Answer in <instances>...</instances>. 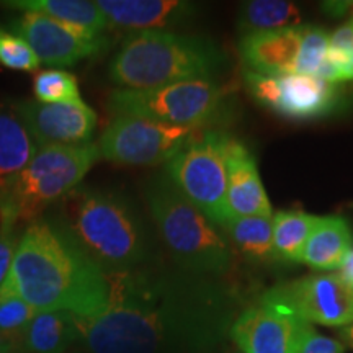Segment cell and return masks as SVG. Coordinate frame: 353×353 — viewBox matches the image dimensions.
<instances>
[{
	"label": "cell",
	"mask_w": 353,
	"mask_h": 353,
	"mask_svg": "<svg viewBox=\"0 0 353 353\" xmlns=\"http://www.w3.org/2000/svg\"><path fill=\"white\" fill-rule=\"evenodd\" d=\"M33 95L41 103L83 101L77 77L64 69H44L34 74Z\"/></svg>",
	"instance_id": "484cf974"
},
{
	"label": "cell",
	"mask_w": 353,
	"mask_h": 353,
	"mask_svg": "<svg viewBox=\"0 0 353 353\" xmlns=\"http://www.w3.org/2000/svg\"><path fill=\"white\" fill-rule=\"evenodd\" d=\"M348 21H350V23H352V26H353V20H348Z\"/></svg>",
	"instance_id": "e575fe53"
},
{
	"label": "cell",
	"mask_w": 353,
	"mask_h": 353,
	"mask_svg": "<svg viewBox=\"0 0 353 353\" xmlns=\"http://www.w3.org/2000/svg\"><path fill=\"white\" fill-rule=\"evenodd\" d=\"M37 314L38 311L3 283L0 288V342L19 350L21 335Z\"/></svg>",
	"instance_id": "d4e9b609"
},
{
	"label": "cell",
	"mask_w": 353,
	"mask_h": 353,
	"mask_svg": "<svg viewBox=\"0 0 353 353\" xmlns=\"http://www.w3.org/2000/svg\"><path fill=\"white\" fill-rule=\"evenodd\" d=\"M0 353H20V350H17V348L7 345V343L0 342Z\"/></svg>",
	"instance_id": "d6a6232c"
},
{
	"label": "cell",
	"mask_w": 353,
	"mask_h": 353,
	"mask_svg": "<svg viewBox=\"0 0 353 353\" xmlns=\"http://www.w3.org/2000/svg\"><path fill=\"white\" fill-rule=\"evenodd\" d=\"M37 152V143L15 110L0 108V190L25 170Z\"/></svg>",
	"instance_id": "44dd1931"
},
{
	"label": "cell",
	"mask_w": 353,
	"mask_h": 353,
	"mask_svg": "<svg viewBox=\"0 0 353 353\" xmlns=\"http://www.w3.org/2000/svg\"><path fill=\"white\" fill-rule=\"evenodd\" d=\"M15 113L39 148L88 144L97 128V113L85 101L41 103L23 100L15 105Z\"/></svg>",
	"instance_id": "5bb4252c"
},
{
	"label": "cell",
	"mask_w": 353,
	"mask_h": 353,
	"mask_svg": "<svg viewBox=\"0 0 353 353\" xmlns=\"http://www.w3.org/2000/svg\"><path fill=\"white\" fill-rule=\"evenodd\" d=\"M263 296L309 324L339 327L353 322V288L343 283L337 273L299 278L275 286Z\"/></svg>",
	"instance_id": "8fae6325"
},
{
	"label": "cell",
	"mask_w": 353,
	"mask_h": 353,
	"mask_svg": "<svg viewBox=\"0 0 353 353\" xmlns=\"http://www.w3.org/2000/svg\"><path fill=\"white\" fill-rule=\"evenodd\" d=\"M239 353H241V352H239Z\"/></svg>",
	"instance_id": "d590c367"
},
{
	"label": "cell",
	"mask_w": 353,
	"mask_h": 353,
	"mask_svg": "<svg viewBox=\"0 0 353 353\" xmlns=\"http://www.w3.org/2000/svg\"><path fill=\"white\" fill-rule=\"evenodd\" d=\"M350 8H352V20H353V3H352V7H350Z\"/></svg>",
	"instance_id": "836d02e7"
},
{
	"label": "cell",
	"mask_w": 353,
	"mask_h": 353,
	"mask_svg": "<svg viewBox=\"0 0 353 353\" xmlns=\"http://www.w3.org/2000/svg\"><path fill=\"white\" fill-rule=\"evenodd\" d=\"M108 25L131 33L164 30L188 19L195 6L179 0H97Z\"/></svg>",
	"instance_id": "e0dca14e"
},
{
	"label": "cell",
	"mask_w": 353,
	"mask_h": 353,
	"mask_svg": "<svg viewBox=\"0 0 353 353\" xmlns=\"http://www.w3.org/2000/svg\"><path fill=\"white\" fill-rule=\"evenodd\" d=\"M301 25V10L285 0H250L241 8L239 28L242 37Z\"/></svg>",
	"instance_id": "cb8c5ba5"
},
{
	"label": "cell",
	"mask_w": 353,
	"mask_h": 353,
	"mask_svg": "<svg viewBox=\"0 0 353 353\" xmlns=\"http://www.w3.org/2000/svg\"><path fill=\"white\" fill-rule=\"evenodd\" d=\"M100 159L95 143L43 145L25 170L0 190V213L32 224L48 206L72 193Z\"/></svg>",
	"instance_id": "8992f818"
},
{
	"label": "cell",
	"mask_w": 353,
	"mask_h": 353,
	"mask_svg": "<svg viewBox=\"0 0 353 353\" xmlns=\"http://www.w3.org/2000/svg\"><path fill=\"white\" fill-rule=\"evenodd\" d=\"M245 83L255 100L290 120H312L332 112L341 101L337 83L316 76H262L245 70Z\"/></svg>",
	"instance_id": "30bf717a"
},
{
	"label": "cell",
	"mask_w": 353,
	"mask_h": 353,
	"mask_svg": "<svg viewBox=\"0 0 353 353\" xmlns=\"http://www.w3.org/2000/svg\"><path fill=\"white\" fill-rule=\"evenodd\" d=\"M0 65L19 72H33L41 63L23 38L0 25Z\"/></svg>",
	"instance_id": "4316f807"
},
{
	"label": "cell",
	"mask_w": 353,
	"mask_h": 353,
	"mask_svg": "<svg viewBox=\"0 0 353 353\" xmlns=\"http://www.w3.org/2000/svg\"><path fill=\"white\" fill-rule=\"evenodd\" d=\"M195 130L139 117H114L97 143L100 157L118 165L151 167L169 162Z\"/></svg>",
	"instance_id": "9c48e42d"
},
{
	"label": "cell",
	"mask_w": 353,
	"mask_h": 353,
	"mask_svg": "<svg viewBox=\"0 0 353 353\" xmlns=\"http://www.w3.org/2000/svg\"><path fill=\"white\" fill-rule=\"evenodd\" d=\"M223 97V88L213 79H196L145 90L117 88L108 97V108L114 117H139L196 130L213 120Z\"/></svg>",
	"instance_id": "52a82bcc"
},
{
	"label": "cell",
	"mask_w": 353,
	"mask_h": 353,
	"mask_svg": "<svg viewBox=\"0 0 353 353\" xmlns=\"http://www.w3.org/2000/svg\"><path fill=\"white\" fill-rule=\"evenodd\" d=\"M306 321L262 296L234 321L231 337L241 353H298Z\"/></svg>",
	"instance_id": "4fadbf2b"
},
{
	"label": "cell",
	"mask_w": 353,
	"mask_h": 353,
	"mask_svg": "<svg viewBox=\"0 0 353 353\" xmlns=\"http://www.w3.org/2000/svg\"><path fill=\"white\" fill-rule=\"evenodd\" d=\"M341 334H342V339L345 341L347 345H350L353 348V322L352 324H348Z\"/></svg>",
	"instance_id": "1f68e13d"
},
{
	"label": "cell",
	"mask_w": 353,
	"mask_h": 353,
	"mask_svg": "<svg viewBox=\"0 0 353 353\" xmlns=\"http://www.w3.org/2000/svg\"><path fill=\"white\" fill-rule=\"evenodd\" d=\"M229 139L221 131H206L198 138L192 136L167 162L170 183L219 228H224L229 219L226 210Z\"/></svg>",
	"instance_id": "ba28073f"
},
{
	"label": "cell",
	"mask_w": 353,
	"mask_h": 353,
	"mask_svg": "<svg viewBox=\"0 0 353 353\" xmlns=\"http://www.w3.org/2000/svg\"><path fill=\"white\" fill-rule=\"evenodd\" d=\"M10 28L28 43L39 63L54 68L81 63L99 54L108 44L103 37L92 38L37 12H23L15 17L10 20Z\"/></svg>",
	"instance_id": "7c38bea8"
},
{
	"label": "cell",
	"mask_w": 353,
	"mask_h": 353,
	"mask_svg": "<svg viewBox=\"0 0 353 353\" xmlns=\"http://www.w3.org/2000/svg\"><path fill=\"white\" fill-rule=\"evenodd\" d=\"M319 216L304 211L273 213V250L286 262H303V254Z\"/></svg>",
	"instance_id": "7402d4cb"
},
{
	"label": "cell",
	"mask_w": 353,
	"mask_h": 353,
	"mask_svg": "<svg viewBox=\"0 0 353 353\" xmlns=\"http://www.w3.org/2000/svg\"><path fill=\"white\" fill-rule=\"evenodd\" d=\"M59 203L54 221L107 275L136 270L151 257L144 221L121 193L76 188Z\"/></svg>",
	"instance_id": "3957f363"
},
{
	"label": "cell",
	"mask_w": 353,
	"mask_h": 353,
	"mask_svg": "<svg viewBox=\"0 0 353 353\" xmlns=\"http://www.w3.org/2000/svg\"><path fill=\"white\" fill-rule=\"evenodd\" d=\"M298 353H345V345L332 337H325L306 322L303 329Z\"/></svg>",
	"instance_id": "f546056e"
},
{
	"label": "cell",
	"mask_w": 353,
	"mask_h": 353,
	"mask_svg": "<svg viewBox=\"0 0 353 353\" xmlns=\"http://www.w3.org/2000/svg\"><path fill=\"white\" fill-rule=\"evenodd\" d=\"M148 205L161 239L183 272L223 275L232 263V249L218 224L161 179L148 188Z\"/></svg>",
	"instance_id": "5b68a950"
},
{
	"label": "cell",
	"mask_w": 353,
	"mask_h": 353,
	"mask_svg": "<svg viewBox=\"0 0 353 353\" xmlns=\"http://www.w3.org/2000/svg\"><path fill=\"white\" fill-rule=\"evenodd\" d=\"M337 275L341 276V280L343 281V283L350 286V288H353V249L347 254V257L343 259L342 265L339 267Z\"/></svg>",
	"instance_id": "4dcf8cb0"
},
{
	"label": "cell",
	"mask_w": 353,
	"mask_h": 353,
	"mask_svg": "<svg viewBox=\"0 0 353 353\" xmlns=\"http://www.w3.org/2000/svg\"><path fill=\"white\" fill-rule=\"evenodd\" d=\"M226 167V210L229 219L239 216H273L270 200L260 180L257 162L252 152L237 139H229Z\"/></svg>",
	"instance_id": "2e32d148"
},
{
	"label": "cell",
	"mask_w": 353,
	"mask_h": 353,
	"mask_svg": "<svg viewBox=\"0 0 353 353\" xmlns=\"http://www.w3.org/2000/svg\"><path fill=\"white\" fill-rule=\"evenodd\" d=\"M329 39L330 34L325 30L319 28V26L306 25L296 74L319 77L325 64V57H327Z\"/></svg>",
	"instance_id": "83f0119b"
},
{
	"label": "cell",
	"mask_w": 353,
	"mask_h": 353,
	"mask_svg": "<svg viewBox=\"0 0 353 353\" xmlns=\"http://www.w3.org/2000/svg\"><path fill=\"white\" fill-rule=\"evenodd\" d=\"M224 54L210 39L167 30L131 33L108 65L114 85L145 90L183 81L211 79Z\"/></svg>",
	"instance_id": "277c9868"
},
{
	"label": "cell",
	"mask_w": 353,
	"mask_h": 353,
	"mask_svg": "<svg viewBox=\"0 0 353 353\" xmlns=\"http://www.w3.org/2000/svg\"><path fill=\"white\" fill-rule=\"evenodd\" d=\"M353 249V234L342 216H319L303 254V262L322 272L339 270Z\"/></svg>",
	"instance_id": "d6986e66"
},
{
	"label": "cell",
	"mask_w": 353,
	"mask_h": 353,
	"mask_svg": "<svg viewBox=\"0 0 353 353\" xmlns=\"http://www.w3.org/2000/svg\"><path fill=\"white\" fill-rule=\"evenodd\" d=\"M0 6L21 12H37L88 34L92 38L103 37L107 19L95 2L88 0H6Z\"/></svg>",
	"instance_id": "ffe728a7"
},
{
	"label": "cell",
	"mask_w": 353,
	"mask_h": 353,
	"mask_svg": "<svg viewBox=\"0 0 353 353\" xmlns=\"http://www.w3.org/2000/svg\"><path fill=\"white\" fill-rule=\"evenodd\" d=\"M108 280V309L97 319H82L90 353H174L213 339L218 307L211 286L143 267Z\"/></svg>",
	"instance_id": "6da1fadb"
},
{
	"label": "cell",
	"mask_w": 353,
	"mask_h": 353,
	"mask_svg": "<svg viewBox=\"0 0 353 353\" xmlns=\"http://www.w3.org/2000/svg\"><path fill=\"white\" fill-rule=\"evenodd\" d=\"M82 319L68 311H43L33 317L21 335V353H68L82 341Z\"/></svg>",
	"instance_id": "ac0fdd59"
},
{
	"label": "cell",
	"mask_w": 353,
	"mask_h": 353,
	"mask_svg": "<svg viewBox=\"0 0 353 353\" xmlns=\"http://www.w3.org/2000/svg\"><path fill=\"white\" fill-rule=\"evenodd\" d=\"M306 25L242 37L239 51L249 72L262 76L296 74Z\"/></svg>",
	"instance_id": "9a60e30c"
},
{
	"label": "cell",
	"mask_w": 353,
	"mask_h": 353,
	"mask_svg": "<svg viewBox=\"0 0 353 353\" xmlns=\"http://www.w3.org/2000/svg\"><path fill=\"white\" fill-rule=\"evenodd\" d=\"M232 244L245 257L265 262L275 259L273 250V216H239L224 226Z\"/></svg>",
	"instance_id": "603a6c76"
},
{
	"label": "cell",
	"mask_w": 353,
	"mask_h": 353,
	"mask_svg": "<svg viewBox=\"0 0 353 353\" xmlns=\"http://www.w3.org/2000/svg\"><path fill=\"white\" fill-rule=\"evenodd\" d=\"M17 219L12 214L0 213V288L6 283L10 273L13 257L17 250Z\"/></svg>",
	"instance_id": "f1b7e54d"
},
{
	"label": "cell",
	"mask_w": 353,
	"mask_h": 353,
	"mask_svg": "<svg viewBox=\"0 0 353 353\" xmlns=\"http://www.w3.org/2000/svg\"><path fill=\"white\" fill-rule=\"evenodd\" d=\"M6 285L34 311H68L83 321L108 309V275L54 219H37L17 245Z\"/></svg>",
	"instance_id": "7a4b0ae2"
}]
</instances>
